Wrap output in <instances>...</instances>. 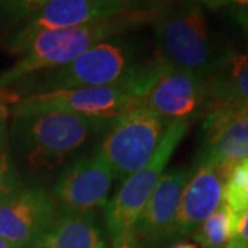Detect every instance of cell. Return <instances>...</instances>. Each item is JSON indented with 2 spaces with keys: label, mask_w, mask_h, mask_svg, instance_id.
I'll use <instances>...</instances> for the list:
<instances>
[{
  "label": "cell",
  "mask_w": 248,
  "mask_h": 248,
  "mask_svg": "<svg viewBox=\"0 0 248 248\" xmlns=\"http://www.w3.org/2000/svg\"><path fill=\"white\" fill-rule=\"evenodd\" d=\"M169 124L146 108H135L113 119L95 151L116 179L124 181L152 159Z\"/></svg>",
  "instance_id": "6"
},
{
  "label": "cell",
  "mask_w": 248,
  "mask_h": 248,
  "mask_svg": "<svg viewBox=\"0 0 248 248\" xmlns=\"http://www.w3.org/2000/svg\"><path fill=\"white\" fill-rule=\"evenodd\" d=\"M0 248H16V247H13V246L9 244L7 241H4L3 239H0Z\"/></svg>",
  "instance_id": "26"
},
{
  "label": "cell",
  "mask_w": 248,
  "mask_h": 248,
  "mask_svg": "<svg viewBox=\"0 0 248 248\" xmlns=\"http://www.w3.org/2000/svg\"><path fill=\"white\" fill-rule=\"evenodd\" d=\"M141 107L167 123H192L207 112V79L166 62L151 89L142 97Z\"/></svg>",
  "instance_id": "9"
},
{
  "label": "cell",
  "mask_w": 248,
  "mask_h": 248,
  "mask_svg": "<svg viewBox=\"0 0 248 248\" xmlns=\"http://www.w3.org/2000/svg\"><path fill=\"white\" fill-rule=\"evenodd\" d=\"M193 171L181 197L170 240L192 236L222 203L225 179L219 170L207 164H196Z\"/></svg>",
  "instance_id": "14"
},
{
  "label": "cell",
  "mask_w": 248,
  "mask_h": 248,
  "mask_svg": "<svg viewBox=\"0 0 248 248\" xmlns=\"http://www.w3.org/2000/svg\"><path fill=\"white\" fill-rule=\"evenodd\" d=\"M3 90H4V87H0V94L3 93Z\"/></svg>",
  "instance_id": "28"
},
{
  "label": "cell",
  "mask_w": 248,
  "mask_h": 248,
  "mask_svg": "<svg viewBox=\"0 0 248 248\" xmlns=\"http://www.w3.org/2000/svg\"><path fill=\"white\" fill-rule=\"evenodd\" d=\"M189 122H171L152 159L127 179L105 208V223L112 246H119L133 239V231L142 210L148 203L167 163L178 145L185 138ZM134 240V239H133Z\"/></svg>",
  "instance_id": "5"
},
{
  "label": "cell",
  "mask_w": 248,
  "mask_h": 248,
  "mask_svg": "<svg viewBox=\"0 0 248 248\" xmlns=\"http://www.w3.org/2000/svg\"><path fill=\"white\" fill-rule=\"evenodd\" d=\"M223 248H248V210L243 215L236 233Z\"/></svg>",
  "instance_id": "21"
},
{
  "label": "cell",
  "mask_w": 248,
  "mask_h": 248,
  "mask_svg": "<svg viewBox=\"0 0 248 248\" xmlns=\"http://www.w3.org/2000/svg\"><path fill=\"white\" fill-rule=\"evenodd\" d=\"M113 119L87 117L65 112H39L13 116L10 143L32 171H50L102 137Z\"/></svg>",
  "instance_id": "2"
},
{
  "label": "cell",
  "mask_w": 248,
  "mask_h": 248,
  "mask_svg": "<svg viewBox=\"0 0 248 248\" xmlns=\"http://www.w3.org/2000/svg\"><path fill=\"white\" fill-rule=\"evenodd\" d=\"M207 89L208 108L248 107V54H232L221 71L207 78Z\"/></svg>",
  "instance_id": "16"
},
{
  "label": "cell",
  "mask_w": 248,
  "mask_h": 248,
  "mask_svg": "<svg viewBox=\"0 0 248 248\" xmlns=\"http://www.w3.org/2000/svg\"><path fill=\"white\" fill-rule=\"evenodd\" d=\"M113 178L107 160L95 151L62 170L54 185V202L61 214H93L108 204Z\"/></svg>",
  "instance_id": "10"
},
{
  "label": "cell",
  "mask_w": 248,
  "mask_h": 248,
  "mask_svg": "<svg viewBox=\"0 0 248 248\" xmlns=\"http://www.w3.org/2000/svg\"><path fill=\"white\" fill-rule=\"evenodd\" d=\"M243 7H244V10H246V13H247V14H248V6H243Z\"/></svg>",
  "instance_id": "27"
},
{
  "label": "cell",
  "mask_w": 248,
  "mask_h": 248,
  "mask_svg": "<svg viewBox=\"0 0 248 248\" xmlns=\"http://www.w3.org/2000/svg\"><path fill=\"white\" fill-rule=\"evenodd\" d=\"M157 19L159 17L153 14L128 11L81 27L40 32L28 43L13 68L0 75V87L6 89L36 73L63 66L99 42L153 25Z\"/></svg>",
  "instance_id": "4"
},
{
  "label": "cell",
  "mask_w": 248,
  "mask_h": 248,
  "mask_svg": "<svg viewBox=\"0 0 248 248\" xmlns=\"http://www.w3.org/2000/svg\"><path fill=\"white\" fill-rule=\"evenodd\" d=\"M57 217V204L47 190L24 185L11 169L0 179V239L28 248Z\"/></svg>",
  "instance_id": "7"
},
{
  "label": "cell",
  "mask_w": 248,
  "mask_h": 248,
  "mask_svg": "<svg viewBox=\"0 0 248 248\" xmlns=\"http://www.w3.org/2000/svg\"><path fill=\"white\" fill-rule=\"evenodd\" d=\"M208 9H222L226 6H248V0H197Z\"/></svg>",
  "instance_id": "23"
},
{
  "label": "cell",
  "mask_w": 248,
  "mask_h": 248,
  "mask_svg": "<svg viewBox=\"0 0 248 248\" xmlns=\"http://www.w3.org/2000/svg\"><path fill=\"white\" fill-rule=\"evenodd\" d=\"M19 99L18 95L13 91L3 90L0 94V179L9 172V159H7V145H9V135H7V117H9V105L17 104Z\"/></svg>",
  "instance_id": "19"
},
{
  "label": "cell",
  "mask_w": 248,
  "mask_h": 248,
  "mask_svg": "<svg viewBox=\"0 0 248 248\" xmlns=\"http://www.w3.org/2000/svg\"><path fill=\"white\" fill-rule=\"evenodd\" d=\"M172 248H197L195 244H190V243H181V244H177L175 247Z\"/></svg>",
  "instance_id": "25"
},
{
  "label": "cell",
  "mask_w": 248,
  "mask_h": 248,
  "mask_svg": "<svg viewBox=\"0 0 248 248\" xmlns=\"http://www.w3.org/2000/svg\"><path fill=\"white\" fill-rule=\"evenodd\" d=\"M233 234L234 228L231 211L222 200L221 205L199 226L192 237L200 247L223 248L233 237Z\"/></svg>",
  "instance_id": "17"
},
{
  "label": "cell",
  "mask_w": 248,
  "mask_h": 248,
  "mask_svg": "<svg viewBox=\"0 0 248 248\" xmlns=\"http://www.w3.org/2000/svg\"><path fill=\"white\" fill-rule=\"evenodd\" d=\"M166 61L148 55L141 39L119 35L99 42L69 63L18 81L21 91L40 94L83 87H122L142 97L159 76Z\"/></svg>",
  "instance_id": "1"
},
{
  "label": "cell",
  "mask_w": 248,
  "mask_h": 248,
  "mask_svg": "<svg viewBox=\"0 0 248 248\" xmlns=\"http://www.w3.org/2000/svg\"><path fill=\"white\" fill-rule=\"evenodd\" d=\"M193 169L178 166L164 172L142 210L133 231L134 241L160 244L170 240L181 197Z\"/></svg>",
  "instance_id": "13"
},
{
  "label": "cell",
  "mask_w": 248,
  "mask_h": 248,
  "mask_svg": "<svg viewBox=\"0 0 248 248\" xmlns=\"http://www.w3.org/2000/svg\"><path fill=\"white\" fill-rule=\"evenodd\" d=\"M231 17L233 18V21L241 28L244 36L247 37L248 43V14L246 13V10L243 6H233L231 9Z\"/></svg>",
  "instance_id": "22"
},
{
  "label": "cell",
  "mask_w": 248,
  "mask_h": 248,
  "mask_svg": "<svg viewBox=\"0 0 248 248\" xmlns=\"http://www.w3.org/2000/svg\"><path fill=\"white\" fill-rule=\"evenodd\" d=\"M50 0H0V19L9 27L22 25Z\"/></svg>",
  "instance_id": "18"
},
{
  "label": "cell",
  "mask_w": 248,
  "mask_h": 248,
  "mask_svg": "<svg viewBox=\"0 0 248 248\" xmlns=\"http://www.w3.org/2000/svg\"><path fill=\"white\" fill-rule=\"evenodd\" d=\"M28 248H105L93 214H61Z\"/></svg>",
  "instance_id": "15"
},
{
  "label": "cell",
  "mask_w": 248,
  "mask_h": 248,
  "mask_svg": "<svg viewBox=\"0 0 248 248\" xmlns=\"http://www.w3.org/2000/svg\"><path fill=\"white\" fill-rule=\"evenodd\" d=\"M248 157V107H210L196 164L217 167Z\"/></svg>",
  "instance_id": "12"
},
{
  "label": "cell",
  "mask_w": 248,
  "mask_h": 248,
  "mask_svg": "<svg viewBox=\"0 0 248 248\" xmlns=\"http://www.w3.org/2000/svg\"><path fill=\"white\" fill-rule=\"evenodd\" d=\"M138 107H141V98L122 87H83L19 98L13 108V116L65 112L87 117L116 119Z\"/></svg>",
  "instance_id": "8"
},
{
  "label": "cell",
  "mask_w": 248,
  "mask_h": 248,
  "mask_svg": "<svg viewBox=\"0 0 248 248\" xmlns=\"http://www.w3.org/2000/svg\"><path fill=\"white\" fill-rule=\"evenodd\" d=\"M113 248H135V241L133 239L127 240V241H124V243L119 244V246H115Z\"/></svg>",
  "instance_id": "24"
},
{
  "label": "cell",
  "mask_w": 248,
  "mask_h": 248,
  "mask_svg": "<svg viewBox=\"0 0 248 248\" xmlns=\"http://www.w3.org/2000/svg\"><path fill=\"white\" fill-rule=\"evenodd\" d=\"M120 0H50L10 36L7 47L21 54L40 32L81 27L128 13Z\"/></svg>",
  "instance_id": "11"
},
{
  "label": "cell",
  "mask_w": 248,
  "mask_h": 248,
  "mask_svg": "<svg viewBox=\"0 0 248 248\" xmlns=\"http://www.w3.org/2000/svg\"><path fill=\"white\" fill-rule=\"evenodd\" d=\"M153 36L164 61L205 79L221 71L234 53L214 33L197 0H177L153 24Z\"/></svg>",
  "instance_id": "3"
},
{
  "label": "cell",
  "mask_w": 248,
  "mask_h": 248,
  "mask_svg": "<svg viewBox=\"0 0 248 248\" xmlns=\"http://www.w3.org/2000/svg\"><path fill=\"white\" fill-rule=\"evenodd\" d=\"M125 9L134 13H145L160 17L177 0H120Z\"/></svg>",
  "instance_id": "20"
}]
</instances>
